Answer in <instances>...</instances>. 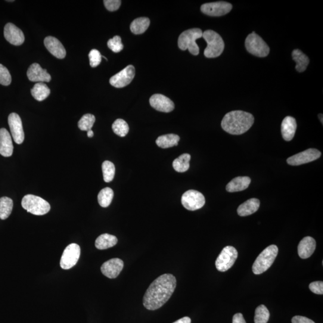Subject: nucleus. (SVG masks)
Wrapping results in <instances>:
<instances>
[{
	"label": "nucleus",
	"mask_w": 323,
	"mask_h": 323,
	"mask_svg": "<svg viewBox=\"0 0 323 323\" xmlns=\"http://www.w3.org/2000/svg\"><path fill=\"white\" fill-rule=\"evenodd\" d=\"M232 323H246L242 313H236L233 317Z\"/></svg>",
	"instance_id": "43"
},
{
	"label": "nucleus",
	"mask_w": 323,
	"mask_h": 323,
	"mask_svg": "<svg viewBox=\"0 0 323 323\" xmlns=\"http://www.w3.org/2000/svg\"><path fill=\"white\" fill-rule=\"evenodd\" d=\"M270 313L267 307L263 305H261L257 307L254 316V322L267 323L269 318Z\"/></svg>",
	"instance_id": "35"
},
{
	"label": "nucleus",
	"mask_w": 323,
	"mask_h": 323,
	"mask_svg": "<svg viewBox=\"0 0 323 323\" xmlns=\"http://www.w3.org/2000/svg\"><path fill=\"white\" fill-rule=\"evenodd\" d=\"M13 152L14 145L10 133L5 128L0 129V154L4 157H10Z\"/></svg>",
	"instance_id": "20"
},
{
	"label": "nucleus",
	"mask_w": 323,
	"mask_h": 323,
	"mask_svg": "<svg viewBox=\"0 0 323 323\" xmlns=\"http://www.w3.org/2000/svg\"><path fill=\"white\" fill-rule=\"evenodd\" d=\"M278 253V248L275 245L266 248L253 263L252 269L254 274L259 275L266 271L274 262Z\"/></svg>",
	"instance_id": "4"
},
{
	"label": "nucleus",
	"mask_w": 323,
	"mask_h": 323,
	"mask_svg": "<svg viewBox=\"0 0 323 323\" xmlns=\"http://www.w3.org/2000/svg\"><path fill=\"white\" fill-rule=\"evenodd\" d=\"M21 204L22 207L27 210V212L36 216L45 215L51 210V206L48 202L33 195L25 196Z\"/></svg>",
	"instance_id": "6"
},
{
	"label": "nucleus",
	"mask_w": 323,
	"mask_h": 323,
	"mask_svg": "<svg viewBox=\"0 0 323 323\" xmlns=\"http://www.w3.org/2000/svg\"><path fill=\"white\" fill-rule=\"evenodd\" d=\"M316 248V242L312 237L303 238L298 245L297 251L300 258L305 259L312 255Z\"/></svg>",
	"instance_id": "21"
},
{
	"label": "nucleus",
	"mask_w": 323,
	"mask_h": 323,
	"mask_svg": "<svg viewBox=\"0 0 323 323\" xmlns=\"http://www.w3.org/2000/svg\"><path fill=\"white\" fill-rule=\"evenodd\" d=\"M309 289L312 293L316 294H323V282L322 281L312 282L309 284Z\"/></svg>",
	"instance_id": "41"
},
{
	"label": "nucleus",
	"mask_w": 323,
	"mask_h": 323,
	"mask_svg": "<svg viewBox=\"0 0 323 323\" xmlns=\"http://www.w3.org/2000/svg\"><path fill=\"white\" fill-rule=\"evenodd\" d=\"M191 159V155L188 153H185L180 156L176 159L174 160L173 166L177 172L185 173L187 172L190 167V160Z\"/></svg>",
	"instance_id": "30"
},
{
	"label": "nucleus",
	"mask_w": 323,
	"mask_h": 323,
	"mask_svg": "<svg viewBox=\"0 0 323 323\" xmlns=\"http://www.w3.org/2000/svg\"><path fill=\"white\" fill-rule=\"evenodd\" d=\"M292 323H315L311 319L305 317V316L296 315L291 319Z\"/></svg>",
	"instance_id": "42"
},
{
	"label": "nucleus",
	"mask_w": 323,
	"mask_h": 323,
	"mask_svg": "<svg viewBox=\"0 0 323 323\" xmlns=\"http://www.w3.org/2000/svg\"><path fill=\"white\" fill-rule=\"evenodd\" d=\"M117 243V238L114 235L102 234L95 241V247L99 250H105L113 247Z\"/></svg>",
	"instance_id": "25"
},
{
	"label": "nucleus",
	"mask_w": 323,
	"mask_h": 323,
	"mask_svg": "<svg viewBox=\"0 0 323 323\" xmlns=\"http://www.w3.org/2000/svg\"><path fill=\"white\" fill-rule=\"evenodd\" d=\"M150 21L147 18L141 17L135 19L130 24V29L134 34H141L148 29Z\"/></svg>",
	"instance_id": "29"
},
{
	"label": "nucleus",
	"mask_w": 323,
	"mask_h": 323,
	"mask_svg": "<svg viewBox=\"0 0 323 323\" xmlns=\"http://www.w3.org/2000/svg\"><path fill=\"white\" fill-rule=\"evenodd\" d=\"M180 141V136L176 134L164 135L159 136L156 139V144L159 147L167 148L178 145Z\"/></svg>",
	"instance_id": "28"
},
{
	"label": "nucleus",
	"mask_w": 323,
	"mask_h": 323,
	"mask_svg": "<svg viewBox=\"0 0 323 323\" xmlns=\"http://www.w3.org/2000/svg\"><path fill=\"white\" fill-rule=\"evenodd\" d=\"M177 285L176 278L170 274L160 275L148 288L143 297L146 309L154 310L160 308L172 297Z\"/></svg>",
	"instance_id": "1"
},
{
	"label": "nucleus",
	"mask_w": 323,
	"mask_h": 323,
	"mask_svg": "<svg viewBox=\"0 0 323 323\" xmlns=\"http://www.w3.org/2000/svg\"><path fill=\"white\" fill-rule=\"evenodd\" d=\"M13 207V201L10 198L5 197L0 198V219H8L11 215Z\"/></svg>",
	"instance_id": "31"
},
{
	"label": "nucleus",
	"mask_w": 323,
	"mask_h": 323,
	"mask_svg": "<svg viewBox=\"0 0 323 323\" xmlns=\"http://www.w3.org/2000/svg\"><path fill=\"white\" fill-rule=\"evenodd\" d=\"M87 135H88V137L92 138L93 137V136H94V133L92 131V129L89 130H88V132H87Z\"/></svg>",
	"instance_id": "45"
},
{
	"label": "nucleus",
	"mask_w": 323,
	"mask_h": 323,
	"mask_svg": "<svg viewBox=\"0 0 323 323\" xmlns=\"http://www.w3.org/2000/svg\"><path fill=\"white\" fill-rule=\"evenodd\" d=\"M90 65L93 68L97 67L101 62L102 56L98 50L92 49L89 54Z\"/></svg>",
	"instance_id": "39"
},
{
	"label": "nucleus",
	"mask_w": 323,
	"mask_h": 323,
	"mask_svg": "<svg viewBox=\"0 0 323 323\" xmlns=\"http://www.w3.org/2000/svg\"><path fill=\"white\" fill-rule=\"evenodd\" d=\"M203 31L200 29H192L183 32L178 40V45L182 51L188 49L192 55L200 54V48L196 43L197 40L203 37Z\"/></svg>",
	"instance_id": "5"
},
{
	"label": "nucleus",
	"mask_w": 323,
	"mask_h": 323,
	"mask_svg": "<svg viewBox=\"0 0 323 323\" xmlns=\"http://www.w3.org/2000/svg\"><path fill=\"white\" fill-rule=\"evenodd\" d=\"M238 257V251L234 247H225L216 261V266L220 272L228 271L234 265Z\"/></svg>",
	"instance_id": "8"
},
{
	"label": "nucleus",
	"mask_w": 323,
	"mask_h": 323,
	"mask_svg": "<svg viewBox=\"0 0 323 323\" xmlns=\"http://www.w3.org/2000/svg\"><path fill=\"white\" fill-rule=\"evenodd\" d=\"M80 247L77 244H71L65 248L62 255L60 266L63 269L67 270L76 265L80 258Z\"/></svg>",
	"instance_id": "10"
},
{
	"label": "nucleus",
	"mask_w": 323,
	"mask_h": 323,
	"mask_svg": "<svg viewBox=\"0 0 323 323\" xmlns=\"http://www.w3.org/2000/svg\"><path fill=\"white\" fill-rule=\"evenodd\" d=\"M124 263L122 260L114 258L107 261L101 266L102 274L108 278L113 279L117 277L123 268Z\"/></svg>",
	"instance_id": "15"
},
{
	"label": "nucleus",
	"mask_w": 323,
	"mask_h": 323,
	"mask_svg": "<svg viewBox=\"0 0 323 323\" xmlns=\"http://www.w3.org/2000/svg\"><path fill=\"white\" fill-rule=\"evenodd\" d=\"M259 207L260 201L256 198H251L240 205L237 212L240 216H248L256 213Z\"/></svg>",
	"instance_id": "23"
},
{
	"label": "nucleus",
	"mask_w": 323,
	"mask_h": 323,
	"mask_svg": "<svg viewBox=\"0 0 323 323\" xmlns=\"http://www.w3.org/2000/svg\"><path fill=\"white\" fill-rule=\"evenodd\" d=\"M173 323H191V319L188 316H185Z\"/></svg>",
	"instance_id": "44"
},
{
	"label": "nucleus",
	"mask_w": 323,
	"mask_h": 323,
	"mask_svg": "<svg viewBox=\"0 0 323 323\" xmlns=\"http://www.w3.org/2000/svg\"><path fill=\"white\" fill-rule=\"evenodd\" d=\"M319 120H320L321 123L322 124V114H319L318 115Z\"/></svg>",
	"instance_id": "46"
},
{
	"label": "nucleus",
	"mask_w": 323,
	"mask_h": 323,
	"mask_svg": "<svg viewBox=\"0 0 323 323\" xmlns=\"http://www.w3.org/2000/svg\"><path fill=\"white\" fill-rule=\"evenodd\" d=\"M44 44L50 53L58 59H64L66 56V51L64 46L57 38L52 36L46 37Z\"/></svg>",
	"instance_id": "19"
},
{
	"label": "nucleus",
	"mask_w": 323,
	"mask_h": 323,
	"mask_svg": "<svg viewBox=\"0 0 323 323\" xmlns=\"http://www.w3.org/2000/svg\"><path fill=\"white\" fill-rule=\"evenodd\" d=\"M28 78L34 82H49L51 76L47 70L43 69L39 64L34 63L30 65L27 71Z\"/></svg>",
	"instance_id": "18"
},
{
	"label": "nucleus",
	"mask_w": 323,
	"mask_h": 323,
	"mask_svg": "<svg viewBox=\"0 0 323 323\" xmlns=\"http://www.w3.org/2000/svg\"><path fill=\"white\" fill-rule=\"evenodd\" d=\"M292 58L296 62V70L299 73H302L306 70L309 63V59L305 54L299 49H295L292 52Z\"/></svg>",
	"instance_id": "26"
},
{
	"label": "nucleus",
	"mask_w": 323,
	"mask_h": 323,
	"mask_svg": "<svg viewBox=\"0 0 323 323\" xmlns=\"http://www.w3.org/2000/svg\"><path fill=\"white\" fill-rule=\"evenodd\" d=\"M114 197V192L110 188H105L99 192L98 201L102 207L106 208L110 206Z\"/></svg>",
	"instance_id": "32"
},
{
	"label": "nucleus",
	"mask_w": 323,
	"mask_h": 323,
	"mask_svg": "<svg viewBox=\"0 0 323 323\" xmlns=\"http://www.w3.org/2000/svg\"><path fill=\"white\" fill-rule=\"evenodd\" d=\"M254 122L252 114L237 110L227 113L223 117L221 125L223 129L230 134L241 135L251 128Z\"/></svg>",
	"instance_id": "2"
},
{
	"label": "nucleus",
	"mask_w": 323,
	"mask_h": 323,
	"mask_svg": "<svg viewBox=\"0 0 323 323\" xmlns=\"http://www.w3.org/2000/svg\"><path fill=\"white\" fill-rule=\"evenodd\" d=\"M31 93L36 100L42 101L49 97L51 94V90L46 84L40 82L34 86L31 90Z\"/></svg>",
	"instance_id": "27"
},
{
	"label": "nucleus",
	"mask_w": 323,
	"mask_h": 323,
	"mask_svg": "<svg viewBox=\"0 0 323 323\" xmlns=\"http://www.w3.org/2000/svg\"><path fill=\"white\" fill-rule=\"evenodd\" d=\"M245 48L247 51L256 57H266L269 54L270 49L262 37L255 32L249 34L245 40Z\"/></svg>",
	"instance_id": "7"
},
{
	"label": "nucleus",
	"mask_w": 323,
	"mask_h": 323,
	"mask_svg": "<svg viewBox=\"0 0 323 323\" xmlns=\"http://www.w3.org/2000/svg\"><path fill=\"white\" fill-rule=\"evenodd\" d=\"M297 129L296 119L291 116L285 117L281 123V133L284 140L290 141L294 138Z\"/></svg>",
	"instance_id": "22"
},
{
	"label": "nucleus",
	"mask_w": 323,
	"mask_h": 323,
	"mask_svg": "<svg viewBox=\"0 0 323 323\" xmlns=\"http://www.w3.org/2000/svg\"><path fill=\"white\" fill-rule=\"evenodd\" d=\"M102 173L105 182L112 181L115 175V166L110 161L105 160L102 164Z\"/></svg>",
	"instance_id": "34"
},
{
	"label": "nucleus",
	"mask_w": 323,
	"mask_h": 323,
	"mask_svg": "<svg viewBox=\"0 0 323 323\" xmlns=\"http://www.w3.org/2000/svg\"><path fill=\"white\" fill-rule=\"evenodd\" d=\"M203 37L207 43L204 51L205 57L214 58L221 55L225 49V43L222 37L213 30H207L203 34Z\"/></svg>",
	"instance_id": "3"
},
{
	"label": "nucleus",
	"mask_w": 323,
	"mask_h": 323,
	"mask_svg": "<svg viewBox=\"0 0 323 323\" xmlns=\"http://www.w3.org/2000/svg\"><path fill=\"white\" fill-rule=\"evenodd\" d=\"M8 123L15 142L18 144L23 143L25 135L20 116L17 113H11L9 116Z\"/></svg>",
	"instance_id": "14"
},
{
	"label": "nucleus",
	"mask_w": 323,
	"mask_h": 323,
	"mask_svg": "<svg viewBox=\"0 0 323 323\" xmlns=\"http://www.w3.org/2000/svg\"><path fill=\"white\" fill-rule=\"evenodd\" d=\"M251 179L248 177H238L230 182L226 186V191L229 192H237L245 190L248 188Z\"/></svg>",
	"instance_id": "24"
},
{
	"label": "nucleus",
	"mask_w": 323,
	"mask_h": 323,
	"mask_svg": "<svg viewBox=\"0 0 323 323\" xmlns=\"http://www.w3.org/2000/svg\"><path fill=\"white\" fill-rule=\"evenodd\" d=\"M152 107L161 112L170 113L175 109V104L171 99L164 95L154 94L150 98Z\"/></svg>",
	"instance_id": "17"
},
{
	"label": "nucleus",
	"mask_w": 323,
	"mask_h": 323,
	"mask_svg": "<svg viewBox=\"0 0 323 323\" xmlns=\"http://www.w3.org/2000/svg\"><path fill=\"white\" fill-rule=\"evenodd\" d=\"M182 203L186 209L195 211L204 207L206 203V199L201 192L189 190L183 195Z\"/></svg>",
	"instance_id": "9"
},
{
	"label": "nucleus",
	"mask_w": 323,
	"mask_h": 323,
	"mask_svg": "<svg viewBox=\"0 0 323 323\" xmlns=\"http://www.w3.org/2000/svg\"><path fill=\"white\" fill-rule=\"evenodd\" d=\"M112 129L113 132L121 137H124L128 134L129 130L128 123L125 120L122 119L115 120L112 125Z\"/></svg>",
	"instance_id": "33"
},
{
	"label": "nucleus",
	"mask_w": 323,
	"mask_h": 323,
	"mask_svg": "<svg viewBox=\"0 0 323 323\" xmlns=\"http://www.w3.org/2000/svg\"><path fill=\"white\" fill-rule=\"evenodd\" d=\"M122 2L120 0H105V7L110 12H114L119 9Z\"/></svg>",
	"instance_id": "40"
},
{
	"label": "nucleus",
	"mask_w": 323,
	"mask_h": 323,
	"mask_svg": "<svg viewBox=\"0 0 323 323\" xmlns=\"http://www.w3.org/2000/svg\"><path fill=\"white\" fill-rule=\"evenodd\" d=\"M232 5L225 2L206 3L201 6V11L203 14L211 17H222L229 13Z\"/></svg>",
	"instance_id": "11"
},
{
	"label": "nucleus",
	"mask_w": 323,
	"mask_h": 323,
	"mask_svg": "<svg viewBox=\"0 0 323 323\" xmlns=\"http://www.w3.org/2000/svg\"><path fill=\"white\" fill-rule=\"evenodd\" d=\"M108 48L115 53L120 52L123 49L122 39L120 36H114L113 39L108 40L107 42Z\"/></svg>",
	"instance_id": "37"
},
{
	"label": "nucleus",
	"mask_w": 323,
	"mask_h": 323,
	"mask_svg": "<svg viewBox=\"0 0 323 323\" xmlns=\"http://www.w3.org/2000/svg\"><path fill=\"white\" fill-rule=\"evenodd\" d=\"M135 74V67L129 65L110 79L111 85L116 88H122L131 83Z\"/></svg>",
	"instance_id": "12"
},
{
	"label": "nucleus",
	"mask_w": 323,
	"mask_h": 323,
	"mask_svg": "<svg viewBox=\"0 0 323 323\" xmlns=\"http://www.w3.org/2000/svg\"><path fill=\"white\" fill-rule=\"evenodd\" d=\"M12 82V77L8 68L0 64V84L4 86H9Z\"/></svg>",
	"instance_id": "38"
},
{
	"label": "nucleus",
	"mask_w": 323,
	"mask_h": 323,
	"mask_svg": "<svg viewBox=\"0 0 323 323\" xmlns=\"http://www.w3.org/2000/svg\"><path fill=\"white\" fill-rule=\"evenodd\" d=\"M95 122V117L91 114H86L79 121L78 126L80 130L88 131L91 130Z\"/></svg>",
	"instance_id": "36"
},
{
	"label": "nucleus",
	"mask_w": 323,
	"mask_h": 323,
	"mask_svg": "<svg viewBox=\"0 0 323 323\" xmlns=\"http://www.w3.org/2000/svg\"><path fill=\"white\" fill-rule=\"evenodd\" d=\"M321 153L317 149L309 148L288 158L287 163L292 166L311 163L320 157Z\"/></svg>",
	"instance_id": "13"
},
{
	"label": "nucleus",
	"mask_w": 323,
	"mask_h": 323,
	"mask_svg": "<svg viewBox=\"0 0 323 323\" xmlns=\"http://www.w3.org/2000/svg\"><path fill=\"white\" fill-rule=\"evenodd\" d=\"M5 39L11 44L15 46L23 45L25 41L24 34L22 30L12 23L6 25L4 29Z\"/></svg>",
	"instance_id": "16"
}]
</instances>
